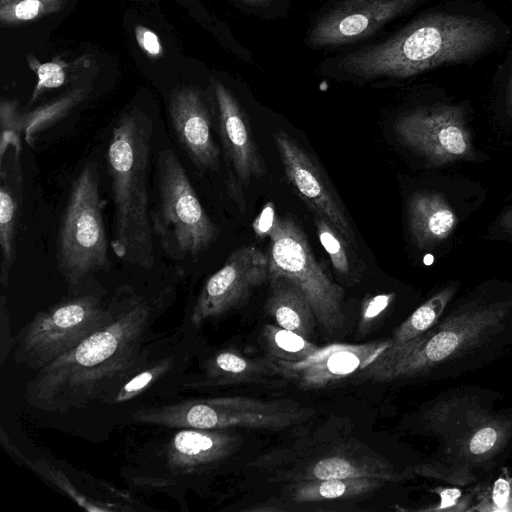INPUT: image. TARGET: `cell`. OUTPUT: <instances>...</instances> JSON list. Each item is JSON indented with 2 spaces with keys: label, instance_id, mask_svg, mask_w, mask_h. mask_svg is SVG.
I'll use <instances>...</instances> for the list:
<instances>
[{
  "label": "cell",
  "instance_id": "9",
  "mask_svg": "<svg viewBox=\"0 0 512 512\" xmlns=\"http://www.w3.org/2000/svg\"><path fill=\"white\" fill-rule=\"evenodd\" d=\"M268 236L269 279H290L306 296L316 321L329 332L340 330L345 322L344 291L319 264L301 227L276 216Z\"/></svg>",
  "mask_w": 512,
  "mask_h": 512
},
{
  "label": "cell",
  "instance_id": "26",
  "mask_svg": "<svg viewBox=\"0 0 512 512\" xmlns=\"http://www.w3.org/2000/svg\"><path fill=\"white\" fill-rule=\"evenodd\" d=\"M455 291V286H448L419 306L395 329L391 338L392 345L406 343L435 326Z\"/></svg>",
  "mask_w": 512,
  "mask_h": 512
},
{
  "label": "cell",
  "instance_id": "16",
  "mask_svg": "<svg viewBox=\"0 0 512 512\" xmlns=\"http://www.w3.org/2000/svg\"><path fill=\"white\" fill-rule=\"evenodd\" d=\"M171 126L182 149L200 172L215 170L220 150L212 135L211 112L204 92L197 86H181L168 101Z\"/></svg>",
  "mask_w": 512,
  "mask_h": 512
},
{
  "label": "cell",
  "instance_id": "3",
  "mask_svg": "<svg viewBox=\"0 0 512 512\" xmlns=\"http://www.w3.org/2000/svg\"><path fill=\"white\" fill-rule=\"evenodd\" d=\"M153 124L138 110L116 122L107 151L114 206L115 255L143 269L154 266L153 228L149 213L148 166Z\"/></svg>",
  "mask_w": 512,
  "mask_h": 512
},
{
  "label": "cell",
  "instance_id": "13",
  "mask_svg": "<svg viewBox=\"0 0 512 512\" xmlns=\"http://www.w3.org/2000/svg\"><path fill=\"white\" fill-rule=\"evenodd\" d=\"M269 281L266 253L254 245L233 250L223 266L204 283L190 313L192 328H199L248 301L252 290Z\"/></svg>",
  "mask_w": 512,
  "mask_h": 512
},
{
  "label": "cell",
  "instance_id": "24",
  "mask_svg": "<svg viewBox=\"0 0 512 512\" xmlns=\"http://www.w3.org/2000/svg\"><path fill=\"white\" fill-rule=\"evenodd\" d=\"M386 483L378 478H348L303 480L289 489L290 497L297 503L355 498L376 491Z\"/></svg>",
  "mask_w": 512,
  "mask_h": 512
},
{
  "label": "cell",
  "instance_id": "22",
  "mask_svg": "<svg viewBox=\"0 0 512 512\" xmlns=\"http://www.w3.org/2000/svg\"><path fill=\"white\" fill-rule=\"evenodd\" d=\"M348 478H378L388 482L397 476L384 459L340 452L308 463L296 473L294 481Z\"/></svg>",
  "mask_w": 512,
  "mask_h": 512
},
{
  "label": "cell",
  "instance_id": "17",
  "mask_svg": "<svg viewBox=\"0 0 512 512\" xmlns=\"http://www.w3.org/2000/svg\"><path fill=\"white\" fill-rule=\"evenodd\" d=\"M188 326L166 336L151 358L100 404L124 405L152 398L164 385L180 386L188 369Z\"/></svg>",
  "mask_w": 512,
  "mask_h": 512
},
{
  "label": "cell",
  "instance_id": "7",
  "mask_svg": "<svg viewBox=\"0 0 512 512\" xmlns=\"http://www.w3.org/2000/svg\"><path fill=\"white\" fill-rule=\"evenodd\" d=\"M156 174L158 202L151 214L153 233L171 259H197L216 240L219 229L173 150L159 152Z\"/></svg>",
  "mask_w": 512,
  "mask_h": 512
},
{
  "label": "cell",
  "instance_id": "30",
  "mask_svg": "<svg viewBox=\"0 0 512 512\" xmlns=\"http://www.w3.org/2000/svg\"><path fill=\"white\" fill-rule=\"evenodd\" d=\"M27 60L29 67L38 78L30 103H33L45 90L58 88L65 83L68 64L60 58L57 57L50 62L40 63L34 56L29 55Z\"/></svg>",
  "mask_w": 512,
  "mask_h": 512
},
{
  "label": "cell",
  "instance_id": "15",
  "mask_svg": "<svg viewBox=\"0 0 512 512\" xmlns=\"http://www.w3.org/2000/svg\"><path fill=\"white\" fill-rule=\"evenodd\" d=\"M391 345V339L361 344L334 343L320 347L303 361L274 360L286 382H291L302 390L318 389L357 376Z\"/></svg>",
  "mask_w": 512,
  "mask_h": 512
},
{
  "label": "cell",
  "instance_id": "38",
  "mask_svg": "<svg viewBox=\"0 0 512 512\" xmlns=\"http://www.w3.org/2000/svg\"><path fill=\"white\" fill-rule=\"evenodd\" d=\"M501 226L506 233L512 235V210L503 215Z\"/></svg>",
  "mask_w": 512,
  "mask_h": 512
},
{
  "label": "cell",
  "instance_id": "12",
  "mask_svg": "<svg viewBox=\"0 0 512 512\" xmlns=\"http://www.w3.org/2000/svg\"><path fill=\"white\" fill-rule=\"evenodd\" d=\"M465 115V107L460 103L419 104L398 116L394 130L403 144L442 165L471 154Z\"/></svg>",
  "mask_w": 512,
  "mask_h": 512
},
{
  "label": "cell",
  "instance_id": "39",
  "mask_svg": "<svg viewBox=\"0 0 512 512\" xmlns=\"http://www.w3.org/2000/svg\"><path fill=\"white\" fill-rule=\"evenodd\" d=\"M510 1H511V4H512V0H510Z\"/></svg>",
  "mask_w": 512,
  "mask_h": 512
},
{
  "label": "cell",
  "instance_id": "33",
  "mask_svg": "<svg viewBox=\"0 0 512 512\" xmlns=\"http://www.w3.org/2000/svg\"><path fill=\"white\" fill-rule=\"evenodd\" d=\"M503 60L495 71V80L501 88L508 112L512 115V39Z\"/></svg>",
  "mask_w": 512,
  "mask_h": 512
},
{
  "label": "cell",
  "instance_id": "1",
  "mask_svg": "<svg viewBox=\"0 0 512 512\" xmlns=\"http://www.w3.org/2000/svg\"><path fill=\"white\" fill-rule=\"evenodd\" d=\"M111 300L109 323L26 383L24 399L31 407L65 413L100 404L158 349L164 337L156 335L153 326L163 311L164 296L147 298L121 286Z\"/></svg>",
  "mask_w": 512,
  "mask_h": 512
},
{
  "label": "cell",
  "instance_id": "28",
  "mask_svg": "<svg viewBox=\"0 0 512 512\" xmlns=\"http://www.w3.org/2000/svg\"><path fill=\"white\" fill-rule=\"evenodd\" d=\"M311 213L319 241L329 255L333 268L347 283H357L360 276L353 267L348 243L326 218L317 212Z\"/></svg>",
  "mask_w": 512,
  "mask_h": 512
},
{
  "label": "cell",
  "instance_id": "36",
  "mask_svg": "<svg viewBox=\"0 0 512 512\" xmlns=\"http://www.w3.org/2000/svg\"><path fill=\"white\" fill-rule=\"evenodd\" d=\"M440 497V503L433 511H462L465 510L466 501L462 498V493L457 488H440L435 490Z\"/></svg>",
  "mask_w": 512,
  "mask_h": 512
},
{
  "label": "cell",
  "instance_id": "27",
  "mask_svg": "<svg viewBox=\"0 0 512 512\" xmlns=\"http://www.w3.org/2000/svg\"><path fill=\"white\" fill-rule=\"evenodd\" d=\"M262 335L269 356L278 361H303L320 348L308 338L278 325L265 324Z\"/></svg>",
  "mask_w": 512,
  "mask_h": 512
},
{
  "label": "cell",
  "instance_id": "21",
  "mask_svg": "<svg viewBox=\"0 0 512 512\" xmlns=\"http://www.w3.org/2000/svg\"><path fill=\"white\" fill-rule=\"evenodd\" d=\"M408 221L416 245L428 249L448 238L457 224V216L443 195L420 191L408 202Z\"/></svg>",
  "mask_w": 512,
  "mask_h": 512
},
{
  "label": "cell",
  "instance_id": "10",
  "mask_svg": "<svg viewBox=\"0 0 512 512\" xmlns=\"http://www.w3.org/2000/svg\"><path fill=\"white\" fill-rule=\"evenodd\" d=\"M230 429H177L154 454L149 468L134 482L153 488H188V484L216 469L242 443Z\"/></svg>",
  "mask_w": 512,
  "mask_h": 512
},
{
  "label": "cell",
  "instance_id": "8",
  "mask_svg": "<svg viewBox=\"0 0 512 512\" xmlns=\"http://www.w3.org/2000/svg\"><path fill=\"white\" fill-rule=\"evenodd\" d=\"M57 243L58 269L72 290L109 267L99 171L92 162L85 164L71 185Z\"/></svg>",
  "mask_w": 512,
  "mask_h": 512
},
{
  "label": "cell",
  "instance_id": "14",
  "mask_svg": "<svg viewBox=\"0 0 512 512\" xmlns=\"http://www.w3.org/2000/svg\"><path fill=\"white\" fill-rule=\"evenodd\" d=\"M273 139L288 183L310 212L321 214L350 246L357 248L342 202L318 163L285 131L276 130Z\"/></svg>",
  "mask_w": 512,
  "mask_h": 512
},
{
  "label": "cell",
  "instance_id": "25",
  "mask_svg": "<svg viewBox=\"0 0 512 512\" xmlns=\"http://www.w3.org/2000/svg\"><path fill=\"white\" fill-rule=\"evenodd\" d=\"M1 173L0 186V247H1V282L7 285L9 271L15 259V244L18 225L19 201L16 191Z\"/></svg>",
  "mask_w": 512,
  "mask_h": 512
},
{
  "label": "cell",
  "instance_id": "23",
  "mask_svg": "<svg viewBox=\"0 0 512 512\" xmlns=\"http://www.w3.org/2000/svg\"><path fill=\"white\" fill-rule=\"evenodd\" d=\"M268 282L270 293L265 302V312L278 326L310 337L316 319L304 293L286 277H272Z\"/></svg>",
  "mask_w": 512,
  "mask_h": 512
},
{
  "label": "cell",
  "instance_id": "2",
  "mask_svg": "<svg viewBox=\"0 0 512 512\" xmlns=\"http://www.w3.org/2000/svg\"><path fill=\"white\" fill-rule=\"evenodd\" d=\"M512 342V301L469 302L422 335L391 345L357 376L361 381H394L449 376Z\"/></svg>",
  "mask_w": 512,
  "mask_h": 512
},
{
  "label": "cell",
  "instance_id": "18",
  "mask_svg": "<svg viewBox=\"0 0 512 512\" xmlns=\"http://www.w3.org/2000/svg\"><path fill=\"white\" fill-rule=\"evenodd\" d=\"M219 134L225 153L238 178L248 183L265 174V164L255 142L249 119L232 91L219 79H211Z\"/></svg>",
  "mask_w": 512,
  "mask_h": 512
},
{
  "label": "cell",
  "instance_id": "32",
  "mask_svg": "<svg viewBox=\"0 0 512 512\" xmlns=\"http://www.w3.org/2000/svg\"><path fill=\"white\" fill-rule=\"evenodd\" d=\"M245 13L274 20L283 18L290 10V0H233Z\"/></svg>",
  "mask_w": 512,
  "mask_h": 512
},
{
  "label": "cell",
  "instance_id": "19",
  "mask_svg": "<svg viewBox=\"0 0 512 512\" xmlns=\"http://www.w3.org/2000/svg\"><path fill=\"white\" fill-rule=\"evenodd\" d=\"M199 372L185 374L180 387L204 389L237 384L286 382L277 362L267 358H249L233 349H222L201 362Z\"/></svg>",
  "mask_w": 512,
  "mask_h": 512
},
{
  "label": "cell",
  "instance_id": "35",
  "mask_svg": "<svg viewBox=\"0 0 512 512\" xmlns=\"http://www.w3.org/2000/svg\"><path fill=\"white\" fill-rule=\"evenodd\" d=\"M135 37L139 47L151 58L162 55V46L159 37L149 28L138 25L135 28Z\"/></svg>",
  "mask_w": 512,
  "mask_h": 512
},
{
  "label": "cell",
  "instance_id": "5",
  "mask_svg": "<svg viewBox=\"0 0 512 512\" xmlns=\"http://www.w3.org/2000/svg\"><path fill=\"white\" fill-rule=\"evenodd\" d=\"M465 404L464 398L441 401L425 413L427 428L444 438L446 455V461L427 477L467 484L473 481L474 467L497 456L512 435L511 417Z\"/></svg>",
  "mask_w": 512,
  "mask_h": 512
},
{
  "label": "cell",
  "instance_id": "31",
  "mask_svg": "<svg viewBox=\"0 0 512 512\" xmlns=\"http://www.w3.org/2000/svg\"><path fill=\"white\" fill-rule=\"evenodd\" d=\"M395 297L394 293L378 294L368 297L361 304L358 332L362 335L372 330L380 320L381 315L390 306Z\"/></svg>",
  "mask_w": 512,
  "mask_h": 512
},
{
  "label": "cell",
  "instance_id": "29",
  "mask_svg": "<svg viewBox=\"0 0 512 512\" xmlns=\"http://www.w3.org/2000/svg\"><path fill=\"white\" fill-rule=\"evenodd\" d=\"M67 0H0V23L15 26L59 12Z\"/></svg>",
  "mask_w": 512,
  "mask_h": 512
},
{
  "label": "cell",
  "instance_id": "4",
  "mask_svg": "<svg viewBox=\"0 0 512 512\" xmlns=\"http://www.w3.org/2000/svg\"><path fill=\"white\" fill-rule=\"evenodd\" d=\"M316 410L292 400H262L251 397L184 399L145 406L132 412L140 424L172 429L257 428L281 430L301 424Z\"/></svg>",
  "mask_w": 512,
  "mask_h": 512
},
{
  "label": "cell",
  "instance_id": "34",
  "mask_svg": "<svg viewBox=\"0 0 512 512\" xmlns=\"http://www.w3.org/2000/svg\"><path fill=\"white\" fill-rule=\"evenodd\" d=\"M490 500L492 506L489 511H511L512 482L505 477L498 478L491 490Z\"/></svg>",
  "mask_w": 512,
  "mask_h": 512
},
{
  "label": "cell",
  "instance_id": "37",
  "mask_svg": "<svg viewBox=\"0 0 512 512\" xmlns=\"http://www.w3.org/2000/svg\"><path fill=\"white\" fill-rule=\"evenodd\" d=\"M276 216L277 215L275 214L274 205L272 203H267L261 214L255 219L253 223V229L257 237L263 238L268 236Z\"/></svg>",
  "mask_w": 512,
  "mask_h": 512
},
{
  "label": "cell",
  "instance_id": "6",
  "mask_svg": "<svg viewBox=\"0 0 512 512\" xmlns=\"http://www.w3.org/2000/svg\"><path fill=\"white\" fill-rule=\"evenodd\" d=\"M113 303L96 291L72 293L38 312L18 333L13 360L38 371L78 346L113 317Z\"/></svg>",
  "mask_w": 512,
  "mask_h": 512
},
{
  "label": "cell",
  "instance_id": "11",
  "mask_svg": "<svg viewBox=\"0 0 512 512\" xmlns=\"http://www.w3.org/2000/svg\"><path fill=\"white\" fill-rule=\"evenodd\" d=\"M430 0H328L310 18L305 45L333 50L364 41Z\"/></svg>",
  "mask_w": 512,
  "mask_h": 512
},
{
  "label": "cell",
  "instance_id": "20",
  "mask_svg": "<svg viewBox=\"0 0 512 512\" xmlns=\"http://www.w3.org/2000/svg\"><path fill=\"white\" fill-rule=\"evenodd\" d=\"M85 98L83 88L74 89L34 110L20 112L17 100L2 99L0 104L1 153L12 147L21 150L20 136L30 146L36 134L59 121Z\"/></svg>",
  "mask_w": 512,
  "mask_h": 512
}]
</instances>
